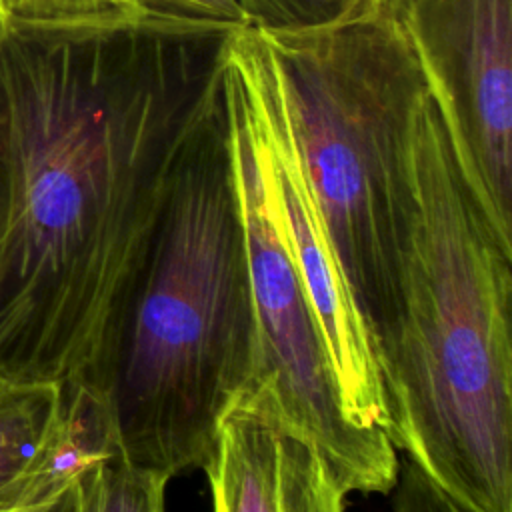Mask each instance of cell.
Masks as SVG:
<instances>
[{
    "instance_id": "obj_1",
    "label": "cell",
    "mask_w": 512,
    "mask_h": 512,
    "mask_svg": "<svg viewBox=\"0 0 512 512\" xmlns=\"http://www.w3.org/2000/svg\"><path fill=\"white\" fill-rule=\"evenodd\" d=\"M238 28L154 6L10 18L0 46V158L12 192L2 378L84 374L176 164L222 106Z\"/></svg>"
},
{
    "instance_id": "obj_2",
    "label": "cell",
    "mask_w": 512,
    "mask_h": 512,
    "mask_svg": "<svg viewBox=\"0 0 512 512\" xmlns=\"http://www.w3.org/2000/svg\"><path fill=\"white\" fill-rule=\"evenodd\" d=\"M252 368L246 236L222 100L176 164L76 382L104 402L122 454L172 478L208 466L218 422Z\"/></svg>"
},
{
    "instance_id": "obj_3",
    "label": "cell",
    "mask_w": 512,
    "mask_h": 512,
    "mask_svg": "<svg viewBox=\"0 0 512 512\" xmlns=\"http://www.w3.org/2000/svg\"><path fill=\"white\" fill-rule=\"evenodd\" d=\"M404 316L388 438L470 512H512V248L470 192L426 88L406 150Z\"/></svg>"
},
{
    "instance_id": "obj_4",
    "label": "cell",
    "mask_w": 512,
    "mask_h": 512,
    "mask_svg": "<svg viewBox=\"0 0 512 512\" xmlns=\"http://www.w3.org/2000/svg\"><path fill=\"white\" fill-rule=\"evenodd\" d=\"M256 30L278 64L308 190L382 372L404 316L406 150L424 76L396 18L344 10Z\"/></svg>"
},
{
    "instance_id": "obj_5",
    "label": "cell",
    "mask_w": 512,
    "mask_h": 512,
    "mask_svg": "<svg viewBox=\"0 0 512 512\" xmlns=\"http://www.w3.org/2000/svg\"><path fill=\"white\" fill-rule=\"evenodd\" d=\"M224 110L254 310L248 388L266 392L286 420L318 446L348 494H386L396 484L398 450L386 432L354 424L342 402L320 326L284 240L268 148L228 52Z\"/></svg>"
},
{
    "instance_id": "obj_6",
    "label": "cell",
    "mask_w": 512,
    "mask_h": 512,
    "mask_svg": "<svg viewBox=\"0 0 512 512\" xmlns=\"http://www.w3.org/2000/svg\"><path fill=\"white\" fill-rule=\"evenodd\" d=\"M396 22L470 192L512 248V0H404Z\"/></svg>"
},
{
    "instance_id": "obj_7",
    "label": "cell",
    "mask_w": 512,
    "mask_h": 512,
    "mask_svg": "<svg viewBox=\"0 0 512 512\" xmlns=\"http://www.w3.org/2000/svg\"><path fill=\"white\" fill-rule=\"evenodd\" d=\"M228 64L260 124L284 240L320 326L342 402L354 424L388 436L386 394L374 342L308 190L274 54L254 26H242L230 38Z\"/></svg>"
},
{
    "instance_id": "obj_8",
    "label": "cell",
    "mask_w": 512,
    "mask_h": 512,
    "mask_svg": "<svg viewBox=\"0 0 512 512\" xmlns=\"http://www.w3.org/2000/svg\"><path fill=\"white\" fill-rule=\"evenodd\" d=\"M116 450L112 418L84 384L0 376V512H48L86 466Z\"/></svg>"
},
{
    "instance_id": "obj_9",
    "label": "cell",
    "mask_w": 512,
    "mask_h": 512,
    "mask_svg": "<svg viewBox=\"0 0 512 512\" xmlns=\"http://www.w3.org/2000/svg\"><path fill=\"white\" fill-rule=\"evenodd\" d=\"M214 512H346V490L318 446L258 388L218 422L204 468Z\"/></svg>"
},
{
    "instance_id": "obj_10",
    "label": "cell",
    "mask_w": 512,
    "mask_h": 512,
    "mask_svg": "<svg viewBox=\"0 0 512 512\" xmlns=\"http://www.w3.org/2000/svg\"><path fill=\"white\" fill-rule=\"evenodd\" d=\"M168 480L116 450L86 466L48 512H166Z\"/></svg>"
},
{
    "instance_id": "obj_11",
    "label": "cell",
    "mask_w": 512,
    "mask_h": 512,
    "mask_svg": "<svg viewBox=\"0 0 512 512\" xmlns=\"http://www.w3.org/2000/svg\"><path fill=\"white\" fill-rule=\"evenodd\" d=\"M254 28H290L328 20L346 8V0H238Z\"/></svg>"
},
{
    "instance_id": "obj_12",
    "label": "cell",
    "mask_w": 512,
    "mask_h": 512,
    "mask_svg": "<svg viewBox=\"0 0 512 512\" xmlns=\"http://www.w3.org/2000/svg\"><path fill=\"white\" fill-rule=\"evenodd\" d=\"M394 512H470L408 456L398 462Z\"/></svg>"
},
{
    "instance_id": "obj_13",
    "label": "cell",
    "mask_w": 512,
    "mask_h": 512,
    "mask_svg": "<svg viewBox=\"0 0 512 512\" xmlns=\"http://www.w3.org/2000/svg\"><path fill=\"white\" fill-rule=\"evenodd\" d=\"M8 16L18 20H64L110 12H138L146 0H2Z\"/></svg>"
},
{
    "instance_id": "obj_14",
    "label": "cell",
    "mask_w": 512,
    "mask_h": 512,
    "mask_svg": "<svg viewBox=\"0 0 512 512\" xmlns=\"http://www.w3.org/2000/svg\"><path fill=\"white\" fill-rule=\"evenodd\" d=\"M146 4L190 18L250 26L238 0H146Z\"/></svg>"
},
{
    "instance_id": "obj_15",
    "label": "cell",
    "mask_w": 512,
    "mask_h": 512,
    "mask_svg": "<svg viewBox=\"0 0 512 512\" xmlns=\"http://www.w3.org/2000/svg\"><path fill=\"white\" fill-rule=\"evenodd\" d=\"M404 0H346V12L374 16V18H396Z\"/></svg>"
},
{
    "instance_id": "obj_16",
    "label": "cell",
    "mask_w": 512,
    "mask_h": 512,
    "mask_svg": "<svg viewBox=\"0 0 512 512\" xmlns=\"http://www.w3.org/2000/svg\"><path fill=\"white\" fill-rule=\"evenodd\" d=\"M10 208H12V192H10V178L8 170L0 158V256L4 248V240L8 234L10 224Z\"/></svg>"
},
{
    "instance_id": "obj_17",
    "label": "cell",
    "mask_w": 512,
    "mask_h": 512,
    "mask_svg": "<svg viewBox=\"0 0 512 512\" xmlns=\"http://www.w3.org/2000/svg\"><path fill=\"white\" fill-rule=\"evenodd\" d=\"M8 24H10V16H8V10L4 8V4L0 2V46L6 38V32H8Z\"/></svg>"
},
{
    "instance_id": "obj_18",
    "label": "cell",
    "mask_w": 512,
    "mask_h": 512,
    "mask_svg": "<svg viewBox=\"0 0 512 512\" xmlns=\"http://www.w3.org/2000/svg\"><path fill=\"white\" fill-rule=\"evenodd\" d=\"M0 2H2V0H0ZM2 4H4V2H2ZM4 8H6V6H4Z\"/></svg>"
}]
</instances>
